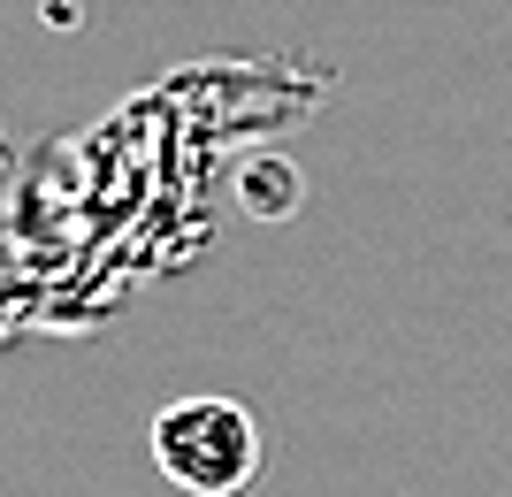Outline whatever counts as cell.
<instances>
[{
    "mask_svg": "<svg viewBox=\"0 0 512 497\" xmlns=\"http://www.w3.org/2000/svg\"><path fill=\"white\" fill-rule=\"evenodd\" d=\"M153 467L184 497H245L268 475V436L245 398H169L153 413Z\"/></svg>",
    "mask_w": 512,
    "mask_h": 497,
    "instance_id": "obj_1",
    "label": "cell"
}]
</instances>
